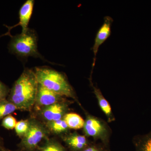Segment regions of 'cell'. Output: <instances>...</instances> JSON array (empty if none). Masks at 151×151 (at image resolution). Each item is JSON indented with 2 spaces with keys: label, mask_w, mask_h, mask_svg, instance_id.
Instances as JSON below:
<instances>
[{
  "label": "cell",
  "mask_w": 151,
  "mask_h": 151,
  "mask_svg": "<svg viewBox=\"0 0 151 151\" xmlns=\"http://www.w3.org/2000/svg\"><path fill=\"white\" fill-rule=\"evenodd\" d=\"M18 108L12 103L7 99L3 100L0 102V121L6 116L11 115Z\"/></svg>",
  "instance_id": "2e32d148"
},
{
  "label": "cell",
  "mask_w": 151,
  "mask_h": 151,
  "mask_svg": "<svg viewBox=\"0 0 151 151\" xmlns=\"http://www.w3.org/2000/svg\"><path fill=\"white\" fill-rule=\"evenodd\" d=\"M34 71L39 84L61 96L71 98L82 109H84L78 101L73 87L64 73L44 66L35 67Z\"/></svg>",
  "instance_id": "7a4b0ae2"
},
{
  "label": "cell",
  "mask_w": 151,
  "mask_h": 151,
  "mask_svg": "<svg viewBox=\"0 0 151 151\" xmlns=\"http://www.w3.org/2000/svg\"><path fill=\"white\" fill-rule=\"evenodd\" d=\"M3 146V139L1 137H0V147Z\"/></svg>",
  "instance_id": "7402d4cb"
},
{
  "label": "cell",
  "mask_w": 151,
  "mask_h": 151,
  "mask_svg": "<svg viewBox=\"0 0 151 151\" xmlns=\"http://www.w3.org/2000/svg\"><path fill=\"white\" fill-rule=\"evenodd\" d=\"M0 151H23L22 150H9V149L7 148H6L4 146H1V147H0Z\"/></svg>",
  "instance_id": "44dd1931"
},
{
  "label": "cell",
  "mask_w": 151,
  "mask_h": 151,
  "mask_svg": "<svg viewBox=\"0 0 151 151\" xmlns=\"http://www.w3.org/2000/svg\"><path fill=\"white\" fill-rule=\"evenodd\" d=\"M38 86L34 71L25 68L10 89L7 100L18 110L30 111L35 105Z\"/></svg>",
  "instance_id": "6da1fadb"
},
{
  "label": "cell",
  "mask_w": 151,
  "mask_h": 151,
  "mask_svg": "<svg viewBox=\"0 0 151 151\" xmlns=\"http://www.w3.org/2000/svg\"><path fill=\"white\" fill-rule=\"evenodd\" d=\"M71 103L66 100L40 108L39 109V116L45 123L62 119L70 111L69 105Z\"/></svg>",
  "instance_id": "8992f818"
},
{
  "label": "cell",
  "mask_w": 151,
  "mask_h": 151,
  "mask_svg": "<svg viewBox=\"0 0 151 151\" xmlns=\"http://www.w3.org/2000/svg\"><path fill=\"white\" fill-rule=\"evenodd\" d=\"M86 119L83 128L84 135L91 137L94 142L100 140L105 145L109 146L112 132L108 123L103 119L93 116L84 110Z\"/></svg>",
  "instance_id": "277c9868"
},
{
  "label": "cell",
  "mask_w": 151,
  "mask_h": 151,
  "mask_svg": "<svg viewBox=\"0 0 151 151\" xmlns=\"http://www.w3.org/2000/svg\"><path fill=\"white\" fill-rule=\"evenodd\" d=\"M61 139L70 151H82L92 142L85 135L80 134L76 132H69L63 135Z\"/></svg>",
  "instance_id": "9c48e42d"
},
{
  "label": "cell",
  "mask_w": 151,
  "mask_h": 151,
  "mask_svg": "<svg viewBox=\"0 0 151 151\" xmlns=\"http://www.w3.org/2000/svg\"><path fill=\"white\" fill-rule=\"evenodd\" d=\"M133 143L135 151H151V131L145 134L135 136Z\"/></svg>",
  "instance_id": "7c38bea8"
},
{
  "label": "cell",
  "mask_w": 151,
  "mask_h": 151,
  "mask_svg": "<svg viewBox=\"0 0 151 151\" xmlns=\"http://www.w3.org/2000/svg\"><path fill=\"white\" fill-rule=\"evenodd\" d=\"M17 120L12 115L6 116L3 119L1 125L8 130H12L15 129L17 123Z\"/></svg>",
  "instance_id": "d6986e66"
},
{
  "label": "cell",
  "mask_w": 151,
  "mask_h": 151,
  "mask_svg": "<svg viewBox=\"0 0 151 151\" xmlns=\"http://www.w3.org/2000/svg\"><path fill=\"white\" fill-rule=\"evenodd\" d=\"M63 119L70 129H80L84 127V120L77 113L68 112L64 116Z\"/></svg>",
  "instance_id": "5bb4252c"
},
{
  "label": "cell",
  "mask_w": 151,
  "mask_h": 151,
  "mask_svg": "<svg viewBox=\"0 0 151 151\" xmlns=\"http://www.w3.org/2000/svg\"><path fill=\"white\" fill-rule=\"evenodd\" d=\"M29 120V129L22 138L18 147L19 150L23 151H35L42 141L48 139L50 133L45 124L34 118Z\"/></svg>",
  "instance_id": "5b68a950"
},
{
  "label": "cell",
  "mask_w": 151,
  "mask_h": 151,
  "mask_svg": "<svg viewBox=\"0 0 151 151\" xmlns=\"http://www.w3.org/2000/svg\"><path fill=\"white\" fill-rule=\"evenodd\" d=\"M90 83L98 101L99 107L107 117L108 123L114 122L116 119L109 102L104 97L100 89L97 86H94L92 81L90 82Z\"/></svg>",
  "instance_id": "30bf717a"
},
{
  "label": "cell",
  "mask_w": 151,
  "mask_h": 151,
  "mask_svg": "<svg viewBox=\"0 0 151 151\" xmlns=\"http://www.w3.org/2000/svg\"><path fill=\"white\" fill-rule=\"evenodd\" d=\"M35 151H68V150L58 141L54 139H48L42 145L39 146Z\"/></svg>",
  "instance_id": "9a60e30c"
},
{
  "label": "cell",
  "mask_w": 151,
  "mask_h": 151,
  "mask_svg": "<svg viewBox=\"0 0 151 151\" xmlns=\"http://www.w3.org/2000/svg\"><path fill=\"white\" fill-rule=\"evenodd\" d=\"M113 22V19L111 17L106 16L104 18V22L102 26L100 27L97 32L96 37L94 40V43L93 45V50L94 53L93 64L90 80H92V76L93 68L95 65L96 60V56L98 50L100 45H102L104 42L111 35V25Z\"/></svg>",
  "instance_id": "ba28073f"
},
{
  "label": "cell",
  "mask_w": 151,
  "mask_h": 151,
  "mask_svg": "<svg viewBox=\"0 0 151 151\" xmlns=\"http://www.w3.org/2000/svg\"><path fill=\"white\" fill-rule=\"evenodd\" d=\"M66 100L65 97L55 93L39 84L35 106L40 109Z\"/></svg>",
  "instance_id": "52a82bcc"
},
{
  "label": "cell",
  "mask_w": 151,
  "mask_h": 151,
  "mask_svg": "<svg viewBox=\"0 0 151 151\" xmlns=\"http://www.w3.org/2000/svg\"><path fill=\"white\" fill-rule=\"evenodd\" d=\"M10 90L7 86L0 81V102L3 100L6 99V97L9 96Z\"/></svg>",
  "instance_id": "ffe728a7"
},
{
  "label": "cell",
  "mask_w": 151,
  "mask_h": 151,
  "mask_svg": "<svg viewBox=\"0 0 151 151\" xmlns=\"http://www.w3.org/2000/svg\"><path fill=\"white\" fill-rule=\"evenodd\" d=\"M37 40L36 32L28 28L25 32L12 37L9 50L12 53L22 58L32 56L43 58L38 50Z\"/></svg>",
  "instance_id": "3957f363"
},
{
  "label": "cell",
  "mask_w": 151,
  "mask_h": 151,
  "mask_svg": "<svg viewBox=\"0 0 151 151\" xmlns=\"http://www.w3.org/2000/svg\"><path fill=\"white\" fill-rule=\"evenodd\" d=\"M45 127L49 133L53 134L60 135V137L69 132V128L63 119L58 121L46 122Z\"/></svg>",
  "instance_id": "4fadbf2b"
},
{
  "label": "cell",
  "mask_w": 151,
  "mask_h": 151,
  "mask_svg": "<svg viewBox=\"0 0 151 151\" xmlns=\"http://www.w3.org/2000/svg\"><path fill=\"white\" fill-rule=\"evenodd\" d=\"M82 151H111L109 146L105 145L101 142H91L90 144Z\"/></svg>",
  "instance_id": "ac0fdd59"
},
{
  "label": "cell",
  "mask_w": 151,
  "mask_h": 151,
  "mask_svg": "<svg viewBox=\"0 0 151 151\" xmlns=\"http://www.w3.org/2000/svg\"><path fill=\"white\" fill-rule=\"evenodd\" d=\"M29 120H22L17 122L15 131L17 135L22 139L27 133L29 129Z\"/></svg>",
  "instance_id": "e0dca14e"
},
{
  "label": "cell",
  "mask_w": 151,
  "mask_h": 151,
  "mask_svg": "<svg viewBox=\"0 0 151 151\" xmlns=\"http://www.w3.org/2000/svg\"><path fill=\"white\" fill-rule=\"evenodd\" d=\"M34 4V0H27L20 9L19 11V22L17 25L22 27V32H25L29 28L28 25L32 15Z\"/></svg>",
  "instance_id": "8fae6325"
}]
</instances>
